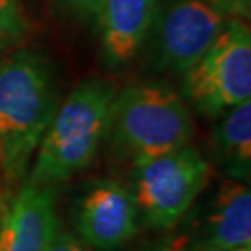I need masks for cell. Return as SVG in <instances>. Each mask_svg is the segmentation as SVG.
I'll use <instances>...</instances> for the list:
<instances>
[{"label": "cell", "instance_id": "2", "mask_svg": "<svg viewBox=\"0 0 251 251\" xmlns=\"http://www.w3.org/2000/svg\"><path fill=\"white\" fill-rule=\"evenodd\" d=\"M114 95L116 90L109 82L88 80L65 98L38 145L36 162L26 183L56 186L93 162L106 135Z\"/></svg>", "mask_w": 251, "mask_h": 251}, {"label": "cell", "instance_id": "16", "mask_svg": "<svg viewBox=\"0 0 251 251\" xmlns=\"http://www.w3.org/2000/svg\"><path fill=\"white\" fill-rule=\"evenodd\" d=\"M149 251H188V250H184L181 247H178V245H163V247H157V248H152V250H149Z\"/></svg>", "mask_w": 251, "mask_h": 251}, {"label": "cell", "instance_id": "5", "mask_svg": "<svg viewBox=\"0 0 251 251\" xmlns=\"http://www.w3.org/2000/svg\"><path fill=\"white\" fill-rule=\"evenodd\" d=\"M184 77L183 92L194 109L217 116L251 100V31L247 22H227Z\"/></svg>", "mask_w": 251, "mask_h": 251}, {"label": "cell", "instance_id": "13", "mask_svg": "<svg viewBox=\"0 0 251 251\" xmlns=\"http://www.w3.org/2000/svg\"><path fill=\"white\" fill-rule=\"evenodd\" d=\"M210 7H214L225 18L248 22L251 15V0H205Z\"/></svg>", "mask_w": 251, "mask_h": 251}, {"label": "cell", "instance_id": "8", "mask_svg": "<svg viewBox=\"0 0 251 251\" xmlns=\"http://www.w3.org/2000/svg\"><path fill=\"white\" fill-rule=\"evenodd\" d=\"M186 233L173 240L188 251H233L251 248V193L245 181L220 184L205 207L186 220Z\"/></svg>", "mask_w": 251, "mask_h": 251}, {"label": "cell", "instance_id": "12", "mask_svg": "<svg viewBox=\"0 0 251 251\" xmlns=\"http://www.w3.org/2000/svg\"><path fill=\"white\" fill-rule=\"evenodd\" d=\"M26 28L18 0H0V41L20 36Z\"/></svg>", "mask_w": 251, "mask_h": 251}, {"label": "cell", "instance_id": "1", "mask_svg": "<svg viewBox=\"0 0 251 251\" xmlns=\"http://www.w3.org/2000/svg\"><path fill=\"white\" fill-rule=\"evenodd\" d=\"M56 111L48 65L38 54L15 52L0 64V168L22 179Z\"/></svg>", "mask_w": 251, "mask_h": 251}, {"label": "cell", "instance_id": "4", "mask_svg": "<svg viewBox=\"0 0 251 251\" xmlns=\"http://www.w3.org/2000/svg\"><path fill=\"white\" fill-rule=\"evenodd\" d=\"M210 173L207 160L189 145L135 162L130 189L139 219L155 230L173 228L189 214Z\"/></svg>", "mask_w": 251, "mask_h": 251}, {"label": "cell", "instance_id": "11", "mask_svg": "<svg viewBox=\"0 0 251 251\" xmlns=\"http://www.w3.org/2000/svg\"><path fill=\"white\" fill-rule=\"evenodd\" d=\"M219 162L230 178L248 181L251 172V100L228 109L214 130Z\"/></svg>", "mask_w": 251, "mask_h": 251}, {"label": "cell", "instance_id": "14", "mask_svg": "<svg viewBox=\"0 0 251 251\" xmlns=\"http://www.w3.org/2000/svg\"><path fill=\"white\" fill-rule=\"evenodd\" d=\"M48 251H95V250L87 247V245L80 238L75 237L74 233H70L67 230H62L59 227L51 245H49Z\"/></svg>", "mask_w": 251, "mask_h": 251}, {"label": "cell", "instance_id": "6", "mask_svg": "<svg viewBox=\"0 0 251 251\" xmlns=\"http://www.w3.org/2000/svg\"><path fill=\"white\" fill-rule=\"evenodd\" d=\"M225 23L227 18L205 0H176L157 13L152 25L153 65L186 72L210 48Z\"/></svg>", "mask_w": 251, "mask_h": 251}, {"label": "cell", "instance_id": "17", "mask_svg": "<svg viewBox=\"0 0 251 251\" xmlns=\"http://www.w3.org/2000/svg\"><path fill=\"white\" fill-rule=\"evenodd\" d=\"M233 251H251L250 248H242V250H233Z\"/></svg>", "mask_w": 251, "mask_h": 251}, {"label": "cell", "instance_id": "10", "mask_svg": "<svg viewBox=\"0 0 251 251\" xmlns=\"http://www.w3.org/2000/svg\"><path fill=\"white\" fill-rule=\"evenodd\" d=\"M158 13V0H104L100 25L103 46L113 62H126L140 51Z\"/></svg>", "mask_w": 251, "mask_h": 251}, {"label": "cell", "instance_id": "7", "mask_svg": "<svg viewBox=\"0 0 251 251\" xmlns=\"http://www.w3.org/2000/svg\"><path fill=\"white\" fill-rule=\"evenodd\" d=\"M74 235L95 251H114L134 238L139 212L132 189L116 179L90 183L70 209Z\"/></svg>", "mask_w": 251, "mask_h": 251}, {"label": "cell", "instance_id": "3", "mask_svg": "<svg viewBox=\"0 0 251 251\" xmlns=\"http://www.w3.org/2000/svg\"><path fill=\"white\" fill-rule=\"evenodd\" d=\"M193 134L184 100L168 85L147 82L114 95L104 137L119 157L135 163L189 145Z\"/></svg>", "mask_w": 251, "mask_h": 251}, {"label": "cell", "instance_id": "15", "mask_svg": "<svg viewBox=\"0 0 251 251\" xmlns=\"http://www.w3.org/2000/svg\"><path fill=\"white\" fill-rule=\"evenodd\" d=\"M69 7L77 12L80 17L100 22L104 0H65Z\"/></svg>", "mask_w": 251, "mask_h": 251}, {"label": "cell", "instance_id": "9", "mask_svg": "<svg viewBox=\"0 0 251 251\" xmlns=\"http://www.w3.org/2000/svg\"><path fill=\"white\" fill-rule=\"evenodd\" d=\"M56 186L26 183L0 219V251H48L61 227Z\"/></svg>", "mask_w": 251, "mask_h": 251}]
</instances>
